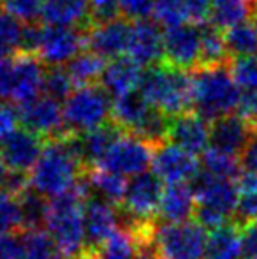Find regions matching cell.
Listing matches in <instances>:
<instances>
[{"label": "cell", "mask_w": 257, "mask_h": 259, "mask_svg": "<svg viewBox=\"0 0 257 259\" xmlns=\"http://www.w3.org/2000/svg\"><path fill=\"white\" fill-rule=\"evenodd\" d=\"M44 145L46 140L37 133L27 127H18L0 143V155L9 171L27 173L37 162Z\"/></svg>", "instance_id": "5bb4252c"}, {"label": "cell", "mask_w": 257, "mask_h": 259, "mask_svg": "<svg viewBox=\"0 0 257 259\" xmlns=\"http://www.w3.org/2000/svg\"><path fill=\"white\" fill-rule=\"evenodd\" d=\"M153 160V147L134 134H122L117 143L111 147L99 166L122 175L134 177L143 171H148Z\"/></svg>", "instance_id": "ba28073f"}, {"label": "cell", "mask_w": 257, "mask_h": 259, "mask_svg": "<svg viewBox=\"0 0 257 259\" xmlns=\"http://www.w3.org/2000/svg\"><path fill=\"white\" fill-rule=\"evenodd\" d=\"M210 123L195 111L171 116L168 141L192 155H202L210 145Z\"/></svg>", "instance_id": "e0dca14e"}, {"label": "cell", "mask_w": 257, "mask_h": 259, "mask_svg": "<svg viewBox=\"0 0 257 259\" xmlns=\"http://www.w3.org/2000/svg\"><path fill=\"white\" fill-rule=\"evenodd\" d=\"M21 122L20 109L14 106L2 103L0 104V143L9 136L13 131L18 129V123Z\"/></svg>", "instance_id": "f6af8a7d"}, {"label": "cell", "mask_w": 257, "mask_h": 259, "mask_svg": "<svg viewBox=\"0 0 257 259\" xmlns=\"http://www.w3.org/2000/svg\"><path fill=\"white\" fill-rule=\"evenodd\" d=\"M18 199L21 205V213H23V231L25 229H41L46 222L49 199L39 194L32 187L27 189Z\"/></svg>", "instance_id": "836d02e7"}, {"label": "cell", "mask_w": 257, "mask_h": 259, "mask_svg": "<svg viewBox=\"0 0 257 259\" xmlns=\"http://www.w3.org/2000/svg\"><path fill=\"white\" fill-rule=\"evenodd\" d=\"M108 60L97 55L92 50H83L79 55H76L67 64V71L71 76L76 89L88 85H99L102 72L106 69Z\"/></svg>", "instance_id": "83f0119b"}, {"label": "cell", "mask_w": 257, "mask_h": 259, "mask_svg": "<svg viewBox=\"0 0 257 259\" xmlns=\"http://www.w3.org/2000/svg\"><path fill=\"white\" fill-rule=\"evenodd\" d=\"M76 90L74 83H72L71 76H69L67 67L64 65H57V67H48L44 74V87H42V94L53 97L57 101H65L72 92Z\"/></svg>", "instance_id": "d590c367"}, {"label": "cell", "mask_w": 257, "mask_h": 259, "mask_svg": "<svg viewBox=\"0 0 257 259\" xmlns=\"http://www.w3.org/2000/svg\"><path fill=\"white\" fill-rule=\"evenodd\" d=\"M137 90L168 116H178L192 108V76L166 62L146 67Z\"/></svg>", "instance_id": "277c9868"}, {"label": "cell", "mask_w": 257, "mask_h": 259, "mask_svg": "<svg viewBox=\"0 0 257 259\" xmlns=\"http://www.w3.org/2000/svg\"><path fill=\"white\" fill-rule=\"evenodd\" d=\"M127 55L143 67L164 62V30L153 18L132 21Z\"/></svg>", "instance_id": "2e32d148"}, {"label": "cell", "mask_w": 257, "mask_h": 259, "mask_svg": "<svg viewBox=\"0 0 257 259\" xmlns=\"http://www.w3.org/2000/svg\"><path fill=\"white\" fill-rule=\"evenodd\" d=\"M248 122L252 123V127H257V96H255V106H254V113H252L250 120Z\"/></svg>", "instance_id": "f907efd6"}, {"label": "cell", "mask_w": 257, "mask_h": 259, "mask_svg": "<svg viewBox=\"0 0 257 259\" xmlns=\"http://www.w3.org/2000/svg\"><path fill=\"white\" fill-rule=\"evenodd\" d=\"M255 9V0H212L210 23L220 30H227L234 25L252 20Z\"/></svg>", "instance_id": "4316f807"}, {"label": "cell", "mask_w": 257, "mask_h": 259, "mask_svg": "<svg viewBox=\"0 0 257 259\" xmlns=\"http://www.w3.org/2000/svg\"><path fill=\"white\" fill-rule=\"evenodd\" d=\"M46 65L34 53L20 52L14 55V85L13 103L27 104L42 94Z\"/></svg>", "instance_id": "ac0fdd59"}, {"label": "cell", "mask_w": 257, "mask_h": 259, "mask_svg": "<svg viewBox=\"0 0 257 259\" xmlns=\"http://www.w3.org/2000/svg\"><path fill=\"white\" fill-rule=\"evenodd\" d=\"M122 18L118 0H88V27Z\"/></svg>", "instance_id": "60d3db41"}, {"label": "cell", "mask_w": 257, "mask_h": 259, "mask_svg": "<svg viewBox=\"0 0 257 259\" xmlns=\"http://www.w3.org/2000/svg\"><path fill=\"white\" fill-rule=\"evenodd\" d=\"M241 250L245 259H257V221L241 224Z\"/></svg>", "instance_id": "7dc6e473"}, {"label": "cell", "mask_w": 257, "mask_h": 259, "mask_svg": "<svg viewBox=\"0 0 257 259\" xmlns=\"http://www.w3.org/2000/svg\"><path fill=\"white\" fill-rule=\"evenodd\" d=\"M151 18L162 28H171L176 27V25L189 23L185 7H183V0H155Z\"/></svg>", "instance_id": "f35d334b"}, {"label": "cell", "mask_w": 257, "mask_h": 259, "mask_svg": "<svg viewBox=\"0 0 257 259\" xmlns=\"http://www.w3.org/2000/svg\"><path fill=\"white\" fill-rule=\"evenodd\" d=\"M187 21L197 27L210 23L212 18V0H183Z\"/></svg>", "instance_id": "b9f144b4"}, {"label": "cell", "mask_w": 257, "mask_h": 259, "mask_svg": "<svg viewBox=\"0 0 257 259\" xmlns=\"http://www.w3.org/2000/svg\"><path fill=\"white\" fill-rule=\"evenodd\" d=\"M208 229L197 221L161 222L153 229V249L161 259H204Z\"/></svg>", "instance_id": "8992f818"}, {"label": "cell", "mask_w": 257, "mask_h": 259, "mask_svg": "<svg viewBox=\"0 0 257 259\" xmlns=\"http://www.w3.org/2000/svg\"><path fill=\"white\" fill-rule=\"evenodd\" d=\"M118 4L122 16L130 21H137L151 16L155 0H118Z\"/></svg>", "instance_id": "7bdbcfd3"}, {"label": "cell", "mask_w": 257, "mask_h": 259, "mask_svg": "<svg viewBox=\"0 0 257 259\" xmlns=\"http://www.w3.org/2000/svg\"><path fill=\"white\" fill-rule=\"evenodd\" d=\"M240 189V201H238L236 221L238 224L257 221V173L245 171L236 180Z\"/></svg>", "instance_id": "d6a6232c"}, {"label": "cell", "mask_w": 257, "mask_h": 259, "mask_svg": "<svg viewBox=\"0 0 257 259\" xmlns=\"http://www.w3.org/2000/svg\"><path fill=\"white\" fill-rule=\"evenodd\" d=\"M252 21H254V25H255V27H257V9H255L254 16H252Z\"/></svg>", "instance_id": "f5cc1de1"}, {"label": "cell", "mask_w": 257, "mask_h": 259, "mask_svg": "<svg viewBox=\"0 0 257 259\" xmlns=\"http://www.w3.org/2000/svg\"><path fill=\"white\" fill-rule=\"evenodd\" d=\"M25 25L0 7V58L21 52Z\"/></svg>", "instance_id": "e575fe53"}, {"label": "cell", "mask_w": 257, "mask_h": 259, "mask_svg": "<svg viewBox=\"0 0 257 259\" xmlns=\"http://www.w3.org/2000/svg\"><path fill=\"white\" fill-rule=\"evenodd\" d=\"M7 166L6 162H4L2 155H0V189H4V184H6V177H7Z\"/></svg>", "instance_id": "681fc988"}, {"label": "cell", "mask_w": 257, "mask_h": 259, "mask_svg": "<svg viewBox=\"0 0 257 259\" xmlns=\"http://www.w3.org/2000/svg\"><path fill=\"white\" fill-rule=\"evenodd\" d=\"M195 206L197 201L192 184L189 182L168 184L162 192L157 215L162 222H185L194 217Z\"/></svg>", "instance_id": "44dd1931"}, {"label": "cell", "mask_w": 257, "mask_h": 259, "mask_svg": "<svg viewBox=\"0 0 257 259\" xmlns=\"http://www.w3.org/2000/svg\"><path fill=\"white\" fill-rule=\"evenodd\" d=\"M83 222L86 247L90 252H99L104 243L120 229V211L117 205L99 196H88L83 203Z\"/></svg>", "instance_id": "30bf717a"}, {"label": "cell", "mask_w": 257, "mask_h": 259, "mask_svg": "<svg viewBox=\"0 0 257 259\" xmlns=\"http://www.w3.org/2000/svg\"><path fill=\"white\" fill-rule=\"evenodd\" d=\"M164 62L183 71H194L201 62V27L182 23L164 28Z\"/></svg>", "instance_id": "8fae6325"}, {"label": "cell", "mask_w": 257, "mask_h": 259, "mask_svg": "<svg viewBox=\"0 0 257 259\" xmlns=\"http://www.w3.org/2000/svg\"><path fill=\"white\" fill-rule=\"evenodd\" d=\"M231 60L224 30L208 23L201 27V62L199 65H217Z\"/></svg>", "instance_id": "4dcf8cb0"}, {"label": "cell", "mask_w": 257, "mask_h": 259, "mask_svg": "<svg viewBox=\"0 0 257 259\" xmlns=\"http://www.w3.org/2000/svg\"><path fill=\"white\" fill-rule=\"evenodd\" d=\"M153 111V106L143 97L139 90L113 97L111 104V122L117 123L122 131L134 134L141 123Z\"/></svg>", "instance_id": "7402d4cb"}, {"label": "cell", "mask_w": 257, "mask_h": 259, "mask_svg": "<svg viewBox=\"0 0 257 259\" xmlns=\"http://www.w3.org/2000/svg\"><path fill=\"white\" fill-rule=\"evenodd\" d=\"M240 257H243V250H241V226L238 222H227L220 228L210 229L204 259Z\"/></svg>", "instance_id": "d4e9b609"}, {"label": "cell", "mask_w": 257, "mask_h": 259, "mask_svg": "<svg viewBox=\"0 0 257 259\" xmlns=\"http://www.w3.org/2000/svg\"><path fill=\"white\" fill-rule=\"evenodd\" d=\"M255 4H257V0H255Z\"/></svg>", "instance_id": "11a10c76"}, {"label": "cell", "mask_w": 257, "mask_h": 259, "mask_svg": "<svg viewBox=\"0 0 257 259\" xmlns=\"http://www.w3.org/2000/svg\"><path fill=\"white\" fill-rule=\"evenodd\" d=\"M111 96L102 85H88L76 89L64 101L65 131L72 134H85L108 123L111 118Z\"/></svg>", "instance_id": "5b68a950"}, {"label": "cell", "mask_w": 257, "mask_h": 259, "mask_svg": "<svg viewBox=\"0 0 257 259\" xmlns=\"http://www.w3.org/2000/svg\"><path fill=\"white\" fill-rule=\"evenodd\" d=\"M78 259H99V256H97V252H88V254H85V256H81Z\"/></svg>", "instance_id": "816d5d0a"}, {"label": "cell", "mask_w": 257, "mask_h": 259, "mask_svg": "<svg viewBox=\"0 0 257 259\" xmlns=\"http://www.w3.org/2000/svg\"><path fill=\"white\" fill-rule=\"evenodd\" d=\"M252 131L254 127L248 120H245L238 113L236 115L231 113L210 123V145L213 148L240 157L247 141L250 140Z\"/></svg>", "instance_id": "d6986e66"}, {"label": "cell", "mask_w": 257, "mask_h": 259, "mask_svg": "<svg viewBox=\"0 0 257 259\" xmlns=\"http://www.w3.org/2000/svg\"><path fill=\"white\" fill-rule=\"evenodd\" d=\"M0 7L23 25H32L41 20L44 0H0Z\"/></svg>", "instance_id": "ab89813d"}, {"label": "cell", "mask_w": 257, "mask_h": 259, "mask_svg": "<svg viewBox=\"0 0 257 259\" xmlns=\"http://www.w3.org/2000/svg\"><path fill=\"white\" fill-rule=\"evenodd\" d=\"M190 184H192L199 208L215 211L227 221L231 215H236L238 201H240V189L236 180L217 178L202 171Z\"/></svg>", "instance_id": "9c48e42d"}, {"label": "cell", "mask_w": 257, "mask_h": 259, "mask_svg": "<svg viewBox=\"0 0 257 259\" xmlns=\"http://www.w3.org/2000/svg\"><path fill=\"white\" fill-rule=\"evenodd\" d=\"M125 131H122L117 123L110 122L104 125L97 127L93 131H88L85 134H79V141H81V154L83 160H85L86 167L99 166L100 160L106 157L108 152L111 150L115 143L118 141V138L124 134Z\"/></svg>", "instance_id": "cb8c5ba5"}, {"label": "cell", "mask_w": 257, "mask_h": 259, "mask_svg": "<svg viewBox=\"0 0 257 259\" xmlns=\"http://www.w3.org/2000/svg\"><path fill=\"white\" fill-rule=\"evenodd\" d=\"M85 180L90 189V196H99V198L106 199L117 206L124 199L127 182H125V177L115 173V171L95 166L86 171Z\"/></svg>", "instance_id": "484cf974"}, {"label": "cell", "mask_w": 257, "mask_h": 259, "mask_svg": "<svg viewBox=\"0 0 257 259\" xmlns=\"http://www.w3.org/2000/svg\"><path fill=\"white\" fill-rule=\"evenodd\" d=\"M90 196L85 175L67 192L49 199L44 228L69 259L88 254L83 222V203Z\"/></svg>", "instance_id": "7a4b0ae2"}, {"label": "cell", "mask_w": 257, "mask_h": 259, "mask_svg": "<svg viewBox=\"0 0 257 259\" xmlns=\"http://www.w3.org/2000/svg\"><path fill=\"white\" fill-rule=\"evenodd\" d=\"M23 229V213L20 199L6 191H0V235Z\"/></svg>", "instance_id": "8d00e7d4"}, {"label": "cell", "mask_w": 257, "mask_h": 259, "mask_svg": "<svg viewBox=\"0 0 257 259\" xmlns=\"http://www.w3.org/2000/svg\"><path fill=\"white\" fill-rule=\"evenodd\" d=\"M21 123L27 129L37 133L44 140H53L67 134L64 122V106L60 101L41 94L34 101L20 106Z\"/></svg>", "instance_id": "7c38bea8"}, {"label": "cell", "mask_w": 257, "mask_h": 259, "mask_svg": "<svg viewBox=\"0 0 257 259\" xmlns=\"http://www.w3.org/2000/svg\"><path fill=\"white\" fill-rule=\"evenodd\" d=\"M86 171L69 136L64 134L46 140L42 154L28 171V178L34 191L52 199L74 187Z\"/></svg>", "instance_id": "6da1fadb"}, {"label": "cell", "mask_w": 257, "mask_h": 259, "mask_svg": "<svg viewBox=\"0 0 257 259\" xmlns=\"http://www.w3.org/2000/svg\"><path fill=\"white\" fill-rule=\"evenodd\" d=\"M226 45L231 57H248L257 55V27L254 21H243L224 30Z\"/></svg>", "instance_id": "1f68e13d"}, {"label": "cell", "mask_w": 257, "mask_h": 259, "mask_svg": "<svg viewBox=\"0 0 257 259\" xmlns=\"http://www.w3.org/2000/svg\"><path fill=\"white\" fill-rule=\"evenodd\" d=\"M151 167H153L155 175L166 184L192 182L199 175V162L195 155L169 143V141L153 148Z\"/></svg>", "instance_id": "9a60e30c"}, {"label": "cell", "mask_w": 257, "mask_h": 259, "mask_svg": "<svg viewBox=\"0 0 257 259\" xmlns=\"http://www.w3.org/2000/svg\"><path fill=\"white\" fill-rule=\"evenodd\" d=\"M132 21L127 18L108 21L100 25H90L85 28L86 50H92L106 60L127 55Z\"/></svg>", "instance_id": "4fadbf2b"}, {"label": "cell", "mask_w": 257, "mask_h": 259, "mask_svg": "<svg viewBox=\"0 0 257 259\" xmlns=\"http://www.w3.org/2000/svg\"><path fill=\"white\" fill-rule=\"evenodd\" d=\"M240 162L245 171L257 173V127H254L250 134V140L247 141L243 152L240 154Z\"/></svg>", "instance_id": "c3c4849f"}, {"label": "cell", "mask_w": 257, "mask_h": 259, "mask_svg": "<svg viewBox=\"0 0 257 259\" xmlns=\"http://www.w3.org/2000/svg\"><path fill=\"white\" fill-rule=\"evenodd\" d=\"M14 85V55L0 58V101L13 99Z\"/></svg>", "instance_id": "ee69618b"}, {"label": "cell", "mask_w": 257, "mask_h": 259, "mask_svg": "<svg viewBox=\"0 0 257 259\" xmlns=\"http://www.w3.org/2000/svg\"><path fill=\"white\" fill-rule=\"evenodd\" d=\"M143 72V65L137 64L129 55H122L108 60L100 78V85L111 97L124 96L139 89Z\"/></svg>", "instance_id": "ffe728a7"}, {"label": "cell", "mask_w": 257, "mask_h": 259, "mask_svg": "<svg viewBox=\"0 0 257 259\" xmlns=\"http://www.w3.org/2000/svg\"><path fill=\"white\" fill-rule=\"evenodd\" d=\"M201 167L204 173L217 178H226V180H238L241 175V162L240 157L227 154L219 148H208L201 155Z\"/></svg>", "instance_id": "f546056e"}, {"label": "cell", "mask_w": 257, "mask_h": 259, "mask_svg": "<svg viewBox=\"0 0 257 259\" xmlns=\"http://www.w3.org/2000/svg\"><path fill=\"white\" fill-rule=\"evenodd\" d=\"M23 240V259H69L53 236L44 229H25L21 235Z\"/></svg>", "instance_id": "f1b7e54d"}, {"label": "cell", "mask_w": 257, "mask_h": 259, "mask_svg": "<svg viewBox=\"0 0 257 259\" xmlns=\"http://www.w3.org/2000/svg\"><path fill=\"white\" fill-rule=\"evenodd\" d=\"M0 259H23L21 235H16V233L0 235Z\"/></svg>", "instance_id": "bcb514c9"}, {"label": "cell", "mask_w": 257, "mask_h": 259, "mask_svg": "<svg viewBox=\"0 0 257 259\" xmlns=\"http://www.w3.org/2000/svg\"><path fill=\"white\" fill-rule=\"evenodd\" d=\"M229 67L240 89L245 92H257V55L233 57Z\"/></svg>", "instance_id": "74e56055"}, {"label": "cell", "mask_w": 257, "mask_h": 259, "mask_svg": "<svg viewBox=\"0 0 257 259\" xmlns=\"http://www.w3.org/2000/svg\"><path fill=\"white\" fill-rule=\"evenodd\" d=\"M86 46L85 28L41 25L35 55L46 67L69 64Z\"/></svg>", "instance_id": "52a82bcc"}, {"label": "cell", "mask_w": 257, "mask_h": 259, "mask_svg": "<svg viewBox=\"0 0 257 259\" xmlns=\"http://www.w3.org/2000/svg\"><path fill=\"white\" fill-rule=\"evenodd\" d=\"M192 109L208 122L238 111L241 89L231 72L229 62L199 65L192 71Z\"/></svg>", "instance_id": "3957f363"}, {"label": "cell", "mask_w": 257, "mask_h": 259, "mask_svg": "<svg viewBox=\"0 0 257 259\" xmlns=\"http://www.w3.org/2000/svg\"><path fill=\"white\" fill-rule=\"evenodd\" d=\"M41 21L55 27H88V0H44Z\"/></svg>", "instance_id": "603a6c76"}, {"label": "cell", "mask_w": 257, "mask_h": 259, "mask_svg": "<svg viewBox=\"0 0 257 259\" xmlns=\"http://www.w3.org/2000/svg\"><path fill=\"white\" fill-rule=\"evenodd\" d=\"M155 259H161V257H155Z\"/></svg>", "instance_id": "db71d44e"}]
</instances>
